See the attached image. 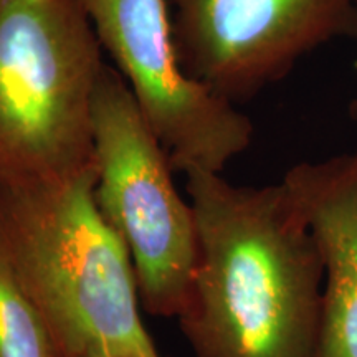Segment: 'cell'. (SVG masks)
<instances>
[{"label":"cell","mask_w":357,"mask_h":357,"mask_svg":"<svg viewBox=\"0 0 357 357\" xmlns=\"http://www.w3.org/2000/svg\"><path fill=\"white\" fill-rule=\"evenodd\" d=\"M197 263L177 321L195 357H314L324 265L283 182L190 171Z\"/></svg>","instance_id":"cell-1"},{"label":"cell","mask_w":357,"mask_h":357,"mask_svg":"<svg viewBox=\"0 0 357 357\" xmlns=\"http://www.w3.org/2000/svg\"><path fill=\"white\" fill-rule=\"evenodd\" d=\"M96 171L66 181L0 177V238L60 357H160L136 273L98 208Z\"/></svg>","instance_id":"cell-2"},{"label":"cell","mask_w":357,"mask_h":357,"mask_svg":"<svg viewBox=\"0 0 357 357\" xmlns=\"http://www.w3.org/2000/svg\"><path fill=\"white\" fill-rule=\"evenodd\" d=\"M102 55L79 0H0V177L66 181L96 171Z\"/></svg>","instance_id":"cell-3"},{"label":"cell","mask_w":357,"mask_h":357,"mask_svg":"<svg viewBox=\"0 0 357 357\" xmlns=\"http://www.w3.org/2000/svg\"><path fill=\"white\" fill-rule=\"evenodd\" d=\"M93 146L98 208L126 245L141 306L177 318L197 263L194 208L177 190L167 151L109 63L93 105Z\"/></svg>","instance_id":"cell-4"},{"label":"cell","mask_w":357,"mask_h":357,"mask_svg":"<svg viewBox=\"0 0 357 357\" xmlns=\"http://www.w3.org/2000/svg\"><path fill=\"white\" fill-rule=\"evenodd\" d=\"M79 2L174 171L223 174L252 146L248 116L182 66L167 0Z\"/></svg>","instance_id":"cell-5"},{"label":"cell","mask_w":357,"mask_h":357,"mask_svg":"<svg viewBox=\"0 0 357 357\" xmlns=\"http://www.w3.org/2000/svg\"><path fill=\"white\" fill-rule=\"evenodd\" d=\"M182 66L231 102L278 82L357 22V0H167Z\"/></svg>","instance_id":"cell-6"},{"label":"cell","mask_w":357,"mask_h":357,"mask_svg":"<svg viewBox=\"0 0 357 357\" xmlns=\"http://www.w3.org/2000/svg\"><path fill=\"white\" fill-rule=\"evenodd\" d=\"M281 182L324 265L314 357H357V151L296 164Z\"/></svg>","instance_id":"cell-7"},{"label":"cell","mask_w":357,"mask_h":357,"mask_svg":"<svg viewBox=\"0 0 357 357\" xmlns=\"http://www.w3.org/2000/svg\"><path fill=\"white\" fill-rule=\"evenodd\" d=\"M0 357H60L0 238Z\"/></svg>","instance_id":"cell-8"},{"label":"cell","mask_w":357,"mask_h":357,"mask_svg":"<svg viewBox=\"0 0 357 357\" xmlns=\"http://www.w3.org/2000/svg\"><path fill=\"white\" fill-rule=\"evenodd\" d=\"M351 116H352V119H354L356 124H357V96H356V100L352 101V105H351Z\"/></svg>","instance_id":"cell-9"}]
</instances>
